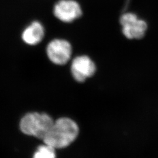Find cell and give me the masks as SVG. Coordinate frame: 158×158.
Masks as SVG:
<instances>
[{"label": "cell", "instance_id": "5", "mask_svg": "<svg viewBox=\"0 0 158 158\" xmlns=\"http://www.w3.org/2000/svg\"><path fill=\"white\" fill-rule=\"evenodd\" d=\"M53 14L63 23H72L82 14L79 3L74 0H60L55 5Z\"/></svg>", "mask_w": 158, "mask_h": 158}, {"label": "cell", "instance_id": "4", "mask_svg": "<svg viewBox=\"0 0 158 158\" xmlns=\"http://www.w3.org/2000/svg\"><path fill=\"white\" fill-rule=\"evenodd\" d=\"M46 53L52 62L57 65L66 64L70 59L72 48L66 40H52L47 46Z\"/></svg>", "mask_w": 158, "mask_h": 158}, {"label": "cell", "instance_id": "1", "mask_svg": "<svg viewBox=\"0 0 158 158\" xmlns=\"http://www.w3.org/2000/svg\"><path fill=\"white\" fill-rule=\"evenodd\" d=\"M79 134V127L73 120L68 118L58 119L52 127L43 141L54 148L69 146Z\"/></svg>", "mask_w": 158, "mask_h": 158}, {"label": "cell", "instance_id": "2", "mask_svg": "<svg viewBox=\"0 0 158 158\" xmlns=\"http://www.w3.org/2000/svg\"><path fill=\"white\" fill-rule=\"evenodd\" d=\"M54 124L53 119L45 113H29L23 117L20 128L23 133L44 139Z\"/></svg>", "mask_w": 158, "mask_h": 158}, {"label": "cell", "instance_id": "8", "mask_svg": "<svg viewBox=\"0 0 158 158\" xmlns=\"http://www.w3.org/2000/svg\"><path fill=\"white\" fill-rule=\"evenodd\" d=\"M55 149V148L45 143L38 148L33 158H56Z\"/></svg>", "mask_w": 158, "mask_h": 158}, {"label": "cell", "instance_id": "6", "mask_svg": "<svg viewBox=\"0 0 158 158\" xmlns=\"http://www.w3.org/2000/svg\"><path fill=\"white\" fill-rule=\"evenodd\" d=\"M95 63L89 57L79 56L75 57L71 64V72L74 79L78 82H83L95 73Z\"/></svg>", "mask_w": 158, "mask_h": 158}, {"label": "cell", "instance_id": "3", "mask_svg": "<svg viewBox=\"0 0 158 158\" xmlns=\"http://www.w3.org/2000/svg\"><path fill=\"white\" fill-rule=\"evenodd\" d=\"M119 21L123 33L127 38L139 40L145 35L148 28L147 23L139 19L135 14L125 13L120 18Z\"/></svg>", "mask_w": 158, "mask_h": 158}, {"label": "cell", "instance_id": "7", "mask_svg": "<svg viewBox=\"0 0 158 158\" xmlns=\"http://www.w3.org/2000/svg\"><path fill=\"white\" fill-rule=\"evenodd\" d=\"M45 36L43 25L38 21H34L24 30L22 38L26 44L35 45L40 43Z\"/></svg>", "mask_w": 158, "mask_h": 158}]
</instances>
